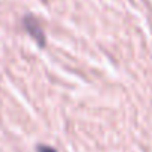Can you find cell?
Masks as SVG:
<instances>
[{
	"mask_svg": "<svg viewBox=\"0 0 152 152\" xmlns=\"http://www.w3.org/2000/svg\"><path fill=\"white\" fill-rule=\"evenodd\" d=\"M23 24H24L26 30L30 33V36H31L40 46H43V45H45V34H43V30H42V27L39 26L37 20L33 18V17H30V15H27V17H24Z\"/></svg>",
	"mask_w": 152,
	"mask_h": 152,
	"instance_id": "cell-1",
	"label": "cell"
},
{
	"mask_svg": "<svg viewBox=\"0 0 152 152\" xmlns=\"http://www.w3.org/2000/svg\"><path fill=\"white\" fill-rule=\"evenodd\" d=\"M37 152H57L55 149L49 148V146H43V145H39L37 146Z\"/></svg>",
	"mask_w": 152,
	"mask_h": 152,
	"instance_id": "cell-2",
	"label": "cell"
}]
</instances>
